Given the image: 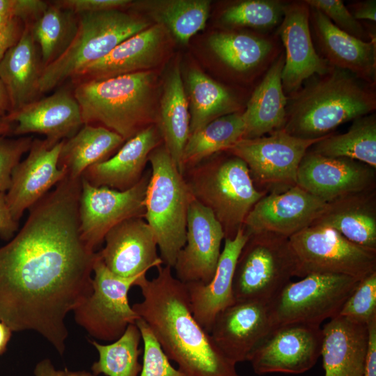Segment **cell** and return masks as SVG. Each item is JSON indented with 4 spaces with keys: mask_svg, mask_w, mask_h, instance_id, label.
<instances>
[{
    "mask_svg": "<svg viewBox=\"0 0 376 376\" xmlns=\"http://www.w3.org/2000/svg\"><path fill=\"white\" fill-rule=\"evenodd\" d=\"M81 188V178L66 175L0 247V321L13 331L37 332L61 355L65 318L92 292L98 256L80 235Z\"/></svg>",
    "mask_w": 376,
    "mask_h": 376,
    "instance_id": "1",
    "label": "cell"
},
{
    "mask_svg": "<svg viewBox=\"0 0 376 376\" xmlns=\"http://www.w3.org/2000/svg\"><path fill=\"white\" fill-rule=\"evenodd\" d=\"M152 279L141 277L136 286L143 299L132 306L150 327L169 360L185 376H240L235 364L219 349L210 333L195 319L185 285L171 267H157Z\"/></svg>",
    "mask_w": 376,
    "mask_h": 376,
    "instance_id": "2",
    "label": "cell"
},
{
    "mask_svg": "<svg viewBox=\"0 0 376 376\" xmlns=\"http://www.w3.org/2000/svg\"><path fill=\"white\" fill-rule=\"evenodd\" d=\"M375 88L336 67L325 74L315 75L287 97L283 130L304 139L331 134L341 124L373 113Z\"/></svg>",
    "mask_w": 376,
    "mask_h": 376,
    "instance_id": "3",
    "label": "cell"
},
{
    "mask_svg": "<svg viewBox=\"0 0 376 376\" xmlns=\"http://www.w3.org/2000/svg\"><path fill=\"white\" fill-rule=\"evenodd\" d=\"M155 89L149 70L74 83L84 125L104 127L130 139L148 125Z\"/></svg>",
    "mask_w": 376,
    "mask_h": 376,
    "instance_id": "4",
    "label": "cell"
},
{
    "mask_svg": "<svg viewBox=\"0 0 376 376\" xmlns=\"http://www.w3.org/2000/svg\"><path fill=\"white\" fill-rule=\"evenodd\" d=\"M77 17V31L68 48L42 69L39 81L40 94L72 79L123 40L150 26L145 18L120 10L81 13Z\"/></svg>",
    "mask_w": 376,
    "mask_h": 376,
    "instance_id": "5",
    "label": "cell"
},
{
    "mask_svg": "<svg viewBox=\"0 0 376 376\" xmlns=\"http://www.w3.org/2000/svg\"><path fill=\"white\" fill-rule=\"evenodd\" d=\"M148 161L151 172L143 217L155 236L163 264L173 268L185 244L187 212L193 196L164 145L156 147Z\"/></svg>",
    "mask_w": 376,
    "mask_h": 376,
    "instance_id": "6",
    "label": "cell"
},
{
    "mask_svg": "<svg viewBox=\"0 0 376 376\" xmlns=\"http://www.w3.org/2000/svg\"><path fill=\"white\" fill-rule=\"evenodd\" d=\"M185 180L193 197L221 224L225 238L235 235L254 205L267 194L256 188L246 163L233 155L193 168Z\"/></svg>",
    "mask_w": 376,
    "mask_h": 376,
    "instance_id": "7",
    "label": "cell"
},
{
    "mask_svg": "<svg viewBox=\"0 0 376 376\" xmlns=\"http://www.w3.org/2000/svg\"><path fill=\"white\" fill-rule=\"evenodd\" d=\"M296 274V259L288 237L270 233L250 235L235 269V301L267 304Z\"/></svg>",
    "mask_w": 376,
    "mask_h": 376,
    "instance_id": "8",
    "label": "cell"
},
{
    "mask_svg": "<svg viewBox=\"0 0 376 376\" xmlns=\"http://www.w3.org/2000/svg\"><path fill=\"white\" fill-rule=\"evenodd\" d=\"M359 281L345 275L313 274L290 281L267 303L274 327L320 326L338 315Z\"/></svg>",
    "mask_w": 376,
    "mask_h": 376,
    "instance_id": "9",
    "label": "cell"
},
{
    "mask_svg": "<svg viewBox=\"0 0 376 376\" xmlns=\"http://www.w3.org/2000/svg\"><path fill=\"white\" fill-rule=\"evenodd\" d=\"M288 239L297 277L327 274L361 280L376 272V251L350 242L331 228L311 225Z\"/></svg>",
    "mask_w": 376,
    "mask_h": 376,
    "instance_id": "10",
    "label": "cell"
},
{
    "mask_svg": "<svg viewBox=\"0 0 376 376\" xmlns=\"http://www.w3.org/2000/svg\"><path fill=\"white\" fill-rule=\"evenodd\" d=\"M93 273L92 292L73 310L75 320L91 336L113 342L140 318L129 303L128 292L146 274L131 278L117 276L107 269L99 252Z\"/></svg>",
    "mask_w": 376,
    "mask_h": 376,
    "instance_id": "11",
    "label": "cell"
},
{
    "mask_svg": "<svg viewBox=\"0 0 376 376\" xmlns=\"http://www.w3.org/2000/svg\"><path fill=\"white\" fill-rule=\"evenodd\" d=\"M150 177V172H146L138 183L125 191L95 187L81 178L79 231L91 250L95 251L107 233L117 224L130 218L143 217Z\"/></svg>",
    "mask_w": 376,
    "mask_h": 376,
    "instance_id": "12",
    "label": "cell"
},
{
    "mask_svg": "<svg viewBox=\"0 0 376 376\" xmlns=\"http://www.w3.org/2000/svg\"><path fill=\"white\" fill-rule=\"evenodd\" d=\"M326 136L304 139L281 130L268 136L242 139L226 151L243 160L262 185L288 189L297 185L299 166L309 148Z\"/></svg>",
    "mask_w": 376,
    "mask_h": 376,
    "instance_id": "13",
    "label": "cell"
},
{
    "mask_svg": "<svg viewBox=\"0 0 376 376\" xmlns=\"http://www.w3.org/2000/svg\"><path fill=\"white\" fill-rule=\"evenodd\" d=\"M322 343L320 326H279L252 352L248 361L257 375L301 374L315 366L321 354Z\"/></svg>",
    "mask_w": 376,
    "mask_h": 376,
    "instance_id": "14",
    "label": "cell"
},
{
    "mask_svg": "<svg viewBox=\"0 0 376 376\" xmlns=\"http://www.w3.org/2000/svg\"><path fill=\"white\" fill-rule=\"evenodd\" d=\"M309 17L310 6L304 1H285L276 35L284 47L281 83L287 97L311 77L325 74L332 67L313 45Z\"/></svg>",
    "mask_w": 376,
    "mask_h": 376,
    "instance_id": "15",
    "label": "cell"
},
{
    "mask_svg": "<svg viewBox=\"0 0 376 376\" xmlns=\"http://www.w3.org/2000/svg\"><path fill=\"white\" fill-rule=\"evenodd\" d=\"M224 238L223 228L212 212L193 197L187 212L185 244L173 267L175 278L185 284L209 283Z\"/></svg>",
    "mask_w": 376,
    "mask_h": 376,
    "instance_id": "16",
    "label": "cell"
},
{
    "mask_svg": "<svg viewBox=\"0 0 376 376\" xmlns=\"http://www.w3.org/2000/svg\"><path fill=\"white\" fill-rule=\"evenodd\" d=\"M327 204L298 185L272 191L254 205L243 227L249 235L270 233L289 238L310 226Z\"/></svg>",
    "mask_w": 376,
    "mask_h": 376,
    "instance_id": "17",
    "label": "cell"
},
{
    "mask_svg": "<svg viewBox=\"0 0 376 376\" xmlns=\"http://www.w3.org/2000/svg\"><path fill=\"white\" fill-rule=\"evenodd\" d=\"M375 169L346 157H329L311 150L302 158L297 185L326 203L375 189Z\"/></svg>",
    "mask_w": 376,
    "mask_h": 376,
    "instance_id": "18",
    "label": "cell"
},
{
    "mask_svg": "<svg viewBox=\"0 0 376 376\" xmlns=\"http://www.w3.org/2000/svg\"><path fill=\"white\" fill-rule=\"evenodd\" d=\"M63 141L53 145L45 139L34 138L27 156L13 169L11 185L6 194L15 221L19 222L25 210L67 175V171L58 167Z\"/></svg>",
    "mask_w": 376,
    "mask_h": 376,
    "instance_id": "19",
    "label": "cell"
},
{
    "mask_svg": "<svg viewBox=\"0 0 376 376\" xmlns=\"http://www.w3.org/2000/svg\"><path fill=\"white\" fill-rule=\"evenodd\" d=\"M274 328L267 303L235 301L217 315L210 334L221 352L236 365L248 361Z\"/></svg>",
    "mask_w": 376,
    "mask_h": 376,
    "instance_id": "20",
    "label": "cell"
},
{
    "mask_svg": "<svg viewBox=\"0 0 376 376\" xmlns=\"http://www.w3.org/2000/svg\"><path fill=\"white\" fill-rule=\"evenodd\" d=\"M104 247L99 252L105 266L114 274L131 278L145 275L163 265L157 254L155 236L143 217L126 219L105 235Z\"/></svg>",
    "mask_w": 376,
    "mask_h": 376,
    "instance_id": "21",
    "label": "cell"
},
{
    "mask_svg": "<svg viewBox=\"0 0 376 376\" xmlns=\"http://www.w3.org/2000/svg\"><path fill=\"white\" fill-rule=\"evenodd\" d=\"M6 118L14 124L12 135L43 134L53 145L72 137L84 125L73 91L64 88L10 113Z\"/></svg>",
    "mask_w": 376,
    "mask_h": 376,
    "instance_id": "22",
    "label": "cell"
},
{
    "mask_svg": "<svg viewBox=\"0 0 376 376\" xmlns=\"http://www.w3.org/2000/svg\"><path fill=\"white\" fill-rule=\"evenodd\" d=\"M309 22L322 58L331 66L347 70L375 86V34L369 41L359 40L337 28L322 12L312 7Z\"/></svg>",
    "mask_w": 376,
    "mask_h": 376,
    "instance_id": "23",
    "label": "cell"
},
{
    "mask_svg": "<svg viewBox=\"0 0 376 376\" xmlns=\"http://www.w3.org/2000/svg\"><path fill=\"white\" fill-rule=\"evenodd\" d=\"M249 237L242 226L233 238H224L215 273L209 283H184L192 313L208 333L217 315L235 301L233 292L235 269Z\"/></svg>",
    "mask_w": 376,
    "mask_h": 376,
    "instance_id": "24",
    "label": "cell"
},
{
    "mask_svg": "<svg viewBox=\"0 0 376 376\" xmlns=\"http://www.w3.org/2000/svg\"><path fill=\"white\" fill-rule=\"evenodd\" d=\"M165 31L160 24L150 26L123 40L107 56L84 68L71 80L76 83L148 70L160 58L165 45Z\"/></svg>",
    "mask_w": 376,
    "mask_h": 376,
    "instance_id": "25",
    "label": "cell"
},
{
    "mask_svg": "<svg viewBox=\"0 0 376 376\" xmlns=\"http://www.w3.org/2000/svg\"><path fill=\"white\" fill-rule=\"evenodd\" d=\"M161 138L158 127L150 125L125 141L112 157L86 169L81 178L95 187L129 189L142 178L149 155Z\"/></svg>",
    "mask_w": 376,
    "mask_h": 376,
    "instance_id": "26",
    "label": "cell"
},
{
    "mask_svg": "<svg viewBox=\"0 0 376 376\" xmlns=\"http://www.w3.org/2000/svg\"><path fill=\"white\" fill-rule=\"evenodd\" d=\"M322 331L324 376H363L368 344V325L337 315Z\"/></svg>",
    "mask_w": 376,
    "mask_h": 376,
    "instance_id": "27",
    "label": "cell"
},
{
    "mask_svg": "<svg viewBox=\"0 0 376 376\" xmlns=\"http://www.w3.org/2000/svg\"><path fill=\"white\" fill-rule=\"evenodd\" d=\"M207 42L218 60L239 75H265L282 52L279 39L268 33L219 31Z\"/></svg>",
    "mask_w": 376,
    "mask_h": 376,
    "instance_id": "28",
    "label": "cell"
},
{
    "mask_svg": "<svg viewBox=\"0 0 376 376\" xmlns=\"http://www.w3.org/2000/svg\"><path fill=\"white\" fill-rule=\"evenodd\" d=\"M31 25L24 24L19 41L0 61V79L7 90L11 112L39 99L41 95L39 81L43 67Z\"/></svg>",
    "mask_w": 376,
    "mask_h": 376,
    "instance_id": "29",
    "label": "cell"
},
{
    "mask_svg": "<svg viewBox=\"0 0 376 376\" xmlns=\"http://www.w3.org/2000/svg\"><path fill=\"white\" fill-rule=\"evenodd\" d=\"M311 225L331 228L350 242L376 251L374 189L350 194L327 203L325 209Z\"/></svg>",
    "mask_w": 376,
    "mask_h": 376,
    "instance_id": "30",
    "label": "cell"
},
{
    "mask_svg": "<svg viewBox=\"0 0 376 376\" xmlns=\"http://www.w3.org/2000/svg\"><path fill=\"white\" fill-rule=\"evenodd\" d=\"M284 63L282 52L252 92L242 111L245 127L243 139L258 138L283 130L287 104L281 83Z\"/></svg>",
    "mask_w": 376,
    "mask_h": 376,
    "instance_id": "31",
    "label": "cell"
},
{
    "mask_svg": "<svg viewBox=\"0 0 376 376\" xmlns=\"http://www.w3.org/2000/svg\"><path fill=\"white\" fill-rule=\"evenodd\" d=\"M189 104L178 65H175L165 79L159 110V126L164 146L178 171L184 175L182 155L189 136Z\"/></svg>",
    "mask_w": 376,
    "mask_h": 376,
    "instance_id": "32",
    "label": "cell"
},
{
    "mask_svg": "<svg viewBox=\"0 0 376 376\" xmlns=\"http://www.w3.org/2000/svg\"><path fill=\"white\" fill-rule=\"evenodd\" d=\"M125 141L104 127L84 125L74 136L63 140L58 167L65 169L70 178H80L86 169L109 159Z\"/></svg>",
    "mask_w": 376,
    "mask_h": 376,
    "instance_id": "33",
    "label": "cell"
},
{
    "mask_svg": "<svg viewBox=\"0 0 376 376\" xmlns=\"http://www.w3.org/2000/svg\"><path fill=\"white\" fill-rule=\"evenodd\" d=\"M189 98V135L221 116L240 111L241 104L229 88L201 70L192 68L187 75Z\"/></svg>",
    "mask_w": 376,
    "mask_h": 376,
    "instance_id": "34",
    "label": "cell"
},
{
    "mask_svg": "<svg viewBox=\"0 0 376 376\" xmlns=\"http://www.w3.org/2000/svg\"><path fill=\"white\" fill-rule=\"evenodd\" d=\"M208 0H157L132 2L130 7L147 13L166 28L181 44L205 27L210 11Z\"/></svg>",
    "mask_w": 376,
    "mask_h": 376,
    "instance_id": "35",
    "label": "cell"
},
{
    "mask_svg": "<svg viewBox=\"0 0 376 376\" xmlns=\"http://www.w3.org/2000/svg\"><path fill=\"white\" fill-rule=\"evenodd\" d=\"M244 130L240 111L217 118L191 134L182 155L185 172L188 166H194L217 152L228 150L243 139Z\"/></svg>",
    "mask_w": 376,
    "mask_h": 376,
    "instance_id": "36",
    "label": "cell"
},
{
    "mask_svg": "<svg viewBox=\"0 0 376 376\" xmlns=\"http://www.w3.org/2000/svg\"><path fill=\"white\" fill-rule=\"evenodd\" d=\"M311 151L329 157H346L376 169V116L370 113L353 120L347 132L329 134Z\"/></svg>",
    "mask_w": 376,
    "mask_h": 376,
    "instance_id": "37",
    "label": "cell"
},
{
    "mask_svg": "<svg viewBox=\"0 0 376 376\" xmlns=\"http://www.w3.org/2000/svg\"><path fill=\"white\" fill-rule=\"evenodd\" d=\"M77 15L52 1L31 25V33L38 46L43 68L54 61L68 48L77 29Z\"/></svg>",
    "mask_w": 376,
    "mask_h": 376,
    "instance_id": "38",
    "label": "cell"
},
{
    "mask_svg": "<svg viewBox=\"0 0 376 376\" xmlns=\"http://www.w3.org/2000/svg\"><path fill=\"white\" fill-rule=\"evenodd\" d=\"M141 332L136 324H129L123 334L115 341L103 345L91 341L99 354V359L91 366L95 375L139 376L142 365L139 362L141 354L139 348Z\"/></svg>",
    "mask_w": 376,
    "mask_h": 376,
    "instance_id": "39",
    "label": "cell"
},
{
    "mask_svg": "<svg viewBox=\"0 0 376 376\" xmlns=\"http://www.w3.org/2000/svg\"><path fill=\"white\" fill-rule=\"evenodd\" d=\"M285 1L244 0L233 3L221 13L220 20L229 27H248L262 33L279 26Z\"/></svg>",
    "mask_w": 376,
    "mask_h": 376,
    "instance_id": "40",
    "label": "cell"
},
{
    "mask_svg": "<svg viewBox=\"0 0 376 376\" xmlns=\"http://www.w3.org/2000/svg\"><path fill=\"white\" fill-rule=\"evenodd\" d=\"M338 315L366 325L376 319V272L358 282Z\"/></svg>",
    "mask_w": 376,
    "mask_h": 376,
    "instance_id": "41",
    "label": "cell"
},
{
    "mask_svg": "<svg viewBox=\"0 0 376 376\" xmlns=\"http://www.w3.org/2000/svg\"><path fill=\"white\" fill-rule=\"evenodd\" d=\"M135 324L143 342V364L140 376H185L172 366L148 324L141 318Z\"/></svg>",
    "mask_w": 376,
    "mask_h": 376,
    "instance_id": "42",
    "label": "cell"
},
{
    "mask_svg": "<svg viewBox=\"0 0 376 376\" xmlns=\"http://www.w3.org/2000/svg\"><path fill=\"white\" fill-rule=\"evenodd\" d=\"M310 6L319 10L339 29L363 41H369L373 33L368 32L354 19L341 0H304Z\"/></svg>",
    "mask_w": 376,
    "mask_h": 376,
    "instance_id": "43",
    "label": "cell"
},
{
    "mask_svg": "<svg viewBox=\"0 0 376 376\" xmlns=\"http://www.w3.org/2000/svg\"><path fill=\"white\" fill-rule=\"evenodd\" d=\"M33 139V136H0V192L6 193L10 189L13 169L30 150Z\"/></svg>",
    "mask_w": 376,
    "mask_h": 376,
    "instance_id": "44",
    "label": "cell"
},
{
    "mask_svg": "<svg viewBox=\"0 0 376 376\" xmlns=\"http://www.w3.org/2000/svg\"><path fill=\"white\" fill-rule=\"evenodd\" d=\"M49 3L41 0H0V15L32 24L47 8Z\"/></svg>",
    "mask_w": 376,
    "mask_h": 376,
    "instance_id": "45",
    "label": "cell"
},
{
    "mask_svg": "<svg viewBox=\"0 0 376 376\" xmlns=\"http://www.w3.org/2000/svg\"><path fill=\"white\" fill-rule=\"evenodd\" d=\"M57 6L78 15L107 10H120L129 7L130 0H56L51 1Z\"/></svg>",
    "mask_w": 376,
    "mask_h": 376,
    "instance_id": "46",
    "label": "cell"
},
{
    "mask_svg": "<svg viewBox=\"0 0 376 376\" xmlns=\"http://www.w3.org/2000/svg\"><path fill=\"white\" fill-rule=\"evenodd\" d=\"M24 29V24L22 20L13 18L0 30V61L6 52L19 41Z\"/></svg>",
    "mask_w": 376,
    "mask_h": 376,
    "instance_id": "47",
    "label": "cell"
},
{
    "mask_svg": "<svg viewBox=\"0 0 376 376\" xmlns=\"http://www.w3.org/2000/svg\"><path fill=\"white\" fill-rule=\"evenodd\" d=\"M19 228V222L15 221L8 207L6 194L0 192V237L3 240H10Z\"/></svg>",
    "mask_w": 376,
    "mask_h": 376,
    "instance_id": "48",
    "label": "cell"
},
{
    "mask_svg": "<svg viewBox=\"0 0 376 376\" xmlns=\"http://www.w3.org/2000/svg\"><path fill=\"white\" fill-rule=\"evenodd\" d=\"M34 376H96L86 370L72 371L67 368L56 370L49 359L38 361L33 370Z\"/></svg>",
    "mask_w": 376,
    "mask_h": 376,
    "instance_id": "49",
    "label": "cell"
},
{
    "mask_svg": "<svg viewBox=\"0 0 376 376\" xmlns=\"http://www.w3.org/2000/svg\"><path fill=\"white\" fill-rule=\"evenodd\" d=\"M368 344L363 376H376V319L368 324Z\"/></svg>",
    "mask_w": 376,
    "mask_h": 376,
    "instance_id": "50",
    "label": "cell"
},
{
    "mask_svg": "<svg viewBox=\"0 0 376 376\" xmlns=\"http://www.w3.org/2000/svg\"><path fill=\"white\" fill-rule=\"evenodd\" d=\"M347 9L357 20L376 22V1L368 0L351 3Z\"/></svg>",
    "mask_w": 376,
    "mask_h": 376,
    "instance_id": "51",
    "label": "cell"
},
{
    "mask_svg": "<svg viewBox=\"0 0 376 376\" xmlns=\"http://www.w3.org/2000/svg\"><path fill=\"white\" fill-rule=\"evenodd\" d=\"M12 111L7 90L0 79V117H6Z\"/></svg>",
    "mask_w": 376,
    "mask_h": 376,
    "instance_id": "52",
    "label": "cell"
},
{
    "mask_svg": "<svg viewBox=\"0 0 376 376\" xmlns=\"http://www.w3.org/2000/svg\"><path fill=\"white\" fill-rule=\"evenodd\" d=\"M12 332L9 327L0 321V356L6 352Z\"/></svg>",
    "mask_w": 376,
    "mask_h": 376,
    "instance_id": "53",
    "label": "cell"
},
{
    "mask_svg": "<svg viewBox=\"0 0 376 376\" xmlns=\"http://www.w3.org/2000/svg\"><path fill=\"white\" fill-rule=\"evenodd\" d=\"M14 124L10 123L6 117H0V136H9L13 133Z\"/></svg>",
    "mask_w": 376,
    "mask_h": 376,
    "instance_id": "54",
    "label": "cell"
},
{
    "mask_svg": "<svg viewBox=\"0 0 376 376\" xmlns=\"http://www.w3.org/2000/svg\"><path fill=\"white\" fill-rule=\"evenodd\" d=\"M11 19H13V18L9 17H6V16L0 15V30L3 27H4L9 22V21Z\"/></svg>",
    "mask_w": 376,
    "mask_h": 376,
    "instance_id": "55",
    "label": "cell"
}]
</instances>
